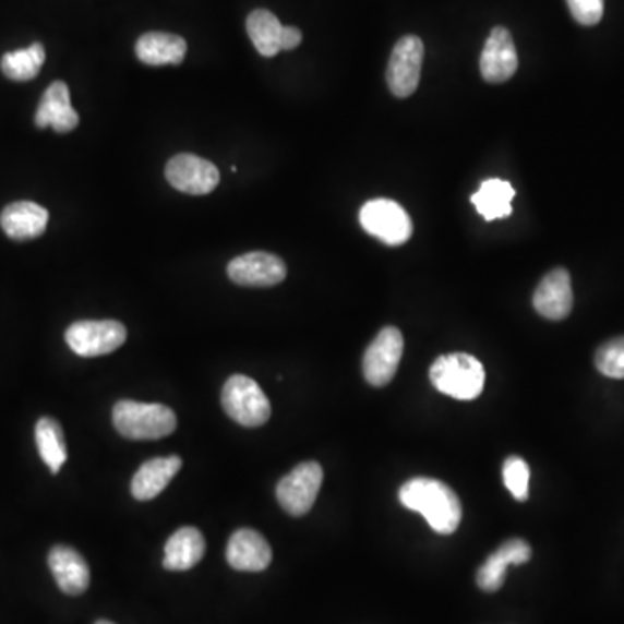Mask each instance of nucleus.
Returning a JSON list of instances; mask_svg holds the SVG:
<instances>
[{"label":"nucleus","instance_id":"19","mask_svg":"<svg viewBox=\"0 0 624 624\" xmlns=\"http://www.w3.org/2000/svg\"><path fill=\"white\" fill-rule=\"evenodd\" d=\"M182 460L179 456H167V458H153L141 465L132 479V496L140 502H148L156 499L161 491L169 485L173 476L181 470Z\"/></svg>","mask_w":624,"mask_h":624},{"label":"nucleus","instance_id":"18","mask_svg":"<svg viewBox=\"0 0 624 624\" xmlns=\"http://www.w3.org/2000/svg\"><path fill=\"white\" fill-rule=\"evenodd\" d=\"M49 223V212L34 202L11 203L0 214V226L11 240L26 241L40 237Z\"/></svg>","mask_w":624,"mask_h":624},{"label":"nucleus","instance_id":"27","mask_svg":"<svg viewBox=\"0 0 624 624\" xmlns=\"http://www.w3.org/2000/svg\"><path fill=\"white\" fill-rule=\"evenodd\" d=\"M529 465L520 456H511L503 464V482L514 499L526 502L529 499Z\"/></svg>","mask_w":624,"mask_h":624},{"label":"nucleus","instance_id":"2","mask_svg":"<svg viewBox=\"0 0 624 624\" xmlns=\"http://www.w3.org/2000/svg\"><path fill=\"white\" fill-rule=\"evenodd\" d=\"M431 382L439 393L460 401H472L481 396L485 372L479 359L465 352L441 356L431 368Z\"/></svg>","mask_w":624,"mask_h":624},{"label":"nucleus","instance_id":"4","mask_svg":"<svg viewBox=\"0 0 624 624\" xmlns=\"http://www.w3.org/2000/svg\"><path fill=\"white\" fill-rule=\"evenodd\" d=\"M224 411L243 427L264 425L271 417V405L255 380L232 375L223 388Z\"/></svg>","mask_w":624,"mask_h":624},{"label":"nucleus","instance_id":"13","mask_svg":"<svg viewBox=\"0 0 624 624\" xmlns=\"http://www.w3.org/2000/svg\"><path fill=\"white\" fill-rule=\"evenodd\" d=\"M573 302L571 276L564 267L550 271L549 275L541 279L532 296L536 312L552 321H561L569 316Z\"/></svg>","mask_w":624,"mask_h":624},{"label":"nucleus","instance_id":"30","mask_svg":"<svg viewBox=\"0 0 624 624\" xmlns=\"http://www.w3.org/2000/svg\"><path fill=\"white\" fill-rule=\"evenodd\" d=\"M96 624H115V623H111V621L101 620V621H97Z\"/></svg>","mask_w":624,"mask_h":624},{"label":"nucleus","instance_id":"8","mask_svg":"<svg viewBox=\"0 0 624 624\" xmlns=\"http://www.w3.org/2000/svg\"><path fill=\"white\" fill-rule=\"evenodd\" d=\"M403 352L405 338L401 332L394 326L382 329L364 352L363 373L368 384L384 387L388 382H393L401 363Z\"/></svg>","mask_w":624,"mask_h":624},{"label":"nucleus","instance_id":"15","mask_svg":"<svg viewBox=\"0 0 624 624\" xmlns=\"http://www.w3.org/2000/svg\"><path fill=\"white\" fill-rule=\"evenodd\" d=\"M226 559L232 569L259 573L267 569L273 552L264 536L253 529H240L229 538Z\"/></svg>","mask_w":624,"mask_h":624},{"label":"nucleus","instance_id":"24","mask_svg":"<svg viewBox=\"0 0 624 624\" xmlns=\"http://www.w3.org/2000/svg\"><path fill=\"white\" fill-rule=\"evenodd\" d=\"M35 443L44 464L51 468L52 473L60 472L68 458L60 423L49 417L40 418L35 427Z\"/></svg>","mask_w":624,"mask_h":624},{"label":"nucleus","instance_id":"12","mask_svg":"<svg viewBox=\"0 0 624 624\" xmlns=\"http://www.w3.org/2000/svg\"><path fill=\"white\" fill-rule=\"evenodd\" d=\"M519 60L511 32L496 26L485 40L481 55V75L490 84H503L517 72Z\"/></svg>","mask_w":624,"mask_h":624},{"label":"nucleus","instance_id":"22","mask_svg":"<svg viewBox=\"0 0 624 624\" xmlns=\"http://www.w3.org/2000/svg\"><path fill=\"white\" fill-rule=\"evenodd\" d=\"M514 199L515 190L511 182L503 179H485L470 200L476 205V211L491 223L511 216Z\"/></svg>","mask_w":624,"mask_h":624},{"label":"nucleus","instance_id":"14","mask_svg":"<svg viewBox=\"0 0 624 624\" xmlns=\"http://www.w3.org/2000/svg\"><path fill=\"white\" fill-rule=\"evenodd\" d=\"M79 122L81 119H79V113L73 110L68 85L61 81L52 82L44 93L40 105H38L37 113H35V125L38 129L52 127L56 132L67 134V132H72Z\"/></svg>","mask_w":624,"mask_h":624},{"label":"nucleus","instance_id":"29","mask_svg":"<svg viewBox=\"0 0 624 624\" xmlns=\"http://www.w3.org/2000/svg\"><path fill=\"white\" fill-rule=\"evenodd\" d=\"M302 43V32L296 26H283L281 51H291Z\"/></svg>","mask_w":624,"mask_h":624},{"label":"nucleus","instance_id":"1","mask_svg":"<svg viewBox=\"0 0 624 624\" xmlns=\"http://www.w3.org/2000/svg\"><path fill=\"white\" fill-rule=\"evenodd\" d=\"M399 502L425 517L439 535H453L461 523V503L455 491L431 477H417L399 490Z\"/></svg>","mask_w":624,"mask_h":624},{"label":"nucleus","instance_id":"28","mask_svg":"<svg viewBox=\"0 0 624 624\" xmlns=\"http://www.w3.org/2000/svg\"><path fill=\"white\" fill-rule=\"evenodd\" d=\"M571 14L583 26H593L603 16V0H567Z\"/></svg>","mask_w":624,"mask_h":624},{"label":"nucleus","instance_id":"11","mask_svg":"<svg viewBox=\"0 0 624 624\" xmlns=\"http://www.w3.org/2000/svg\"><path fill=\"white\" fill-rule=\"evenodd\" d=\"M228 276L240 287H275L287 278V266L275 253L249 252L229 262Z\"/></svg>","mask_w":624,"mask_h":624},{"label":"nucleus","instance_id":"9","mask_svg":"<svg viewBox=\"0 0 624 624\" xmlns=\"http://www.w3.org/2000/svg\"><path fill=\"white\" fill-rule=\"evenodd\" d=\"M425 47L415 35H406L397 40L387 67L388 89L396 97H409L417 91L422 73Z\"/></svg>","mask_w":624,"mask_h":624},{"label":"nucleus","instance_id":"3","mask_svg":"<svg viewBox=\"0 0 624 624\" xmlns=\"http://www.w3.org/2000/svg\"><path fill=\"white\" fill-rule=\"evenodd\" d=\"M113 425L132 441H155L172 434L178 418L172 409L156 403L120 401L113 408Z\"/></svg>","mask_w":624,"mask_h":624},{"label":"nucleus","instance_id":"25","mask_svg":"<svg viewBox=\"0 0 624 624\" xmlns=\"http://www.w3.org/2000/svg\"><path fill=\"white\" fill-rule=\"evenodd\" d=\"M44 61H46V49L43 44L35 43L26 49L2 56L0 68L9 81L28 82L40 73Z\"/></svg>","mask_w":624,"mask_h":624},{"label":"nucleus","instance_id":"17","mask_svg":"<svg viewBox=\"0 0 624 624\" xmlns=\"http://www.w3.org/2000/svg\"><path fill=\"white\" fill-rule=\"evenodd\" d=\"M49 567L63 593L75 597L89 588V565L76 550L58 544L49 552Z\"/></svg>","mask_w":624,"mask_h":624},{"label":"nucleus","instance_id":"16","mask_svg":"<svg viewBox=\"0 0 624 624\" xmlns=\"http://www.w3.org/2000/svg\"><path fill=\"white\" fill-rule=\"evenodd\" d=\"M531 547L515 538L503 543L477 573V585L482 591L494 593L503 587L508 565H520L531 561Z\"/></svg>","mask_w":624,"mask_h":624},{"label":"nucleus","instance_id":"5","mask_svg":"<svg viewBox=\"0 0 624 624\" xmlns=\"http://www.w3.org/2000/svg\"><path fill=\"white\" fill-rule=\"evenodd\" d=\"M359 223L368 235L388 247L403 245L413 235L411 217L394 200L376 199L364 203L359 211Z\"/></svg>","mask_w":624,"mask_h":624},{"label":"nucleus","instance_id":"26","mask_svg":"<svg viewBox=\"0 0 624 624\" xmlns=\"http://www.w3.org/2000/svg\"><path fill=\"white\" fill-rule=\"evenodd\" d=\"M595 367L609 379H624V337L612 338L595 352Z\"/></svg>","mask_w":624,"mask_h":624},{"label":"nucleus","instance_id":"10","mask_svg":"<svg viewBox=\"0 0 624 624\" xmlns=\"http://www.w3.org/2000/svg\"><path fill=\"white\" fill-rule=\"evenodd\" d=\"M165 178L170 187L187 194H208L216 190L220 173L212 161L203 160L191 153H181L170 158L165 167Z\"/></svg>","mask_w":624,"mask_h":624},{"label":"nucleus","instance_id":"20","mask_svg":"<svg viewBox=\"0 0 624 624\" xmlns=\"http://www.w3.org/2000/svg\"><path fill=\"white\" fill-rule=\"evenodd\" d=\"M188 46L184 38L179 35L152 32L144 34L135 44V55L149 67H164V64H181L187 56Z\"/></svg>","mask_w":624,"mask_h":624},{"label":"nucleus","instance_id":"6","mask_svg":"<svg viewBox=\"0 0 624 624\" xmlns=\"http://www.w3.org/2000/svg\"><path fill=\"white\" fill-rule=\"evenodd\" d=\"M64 338L75 355L82 358H97L110 355L123 346L127 340V329L122 323L115 320L76 321L67 329Z\"/></svg>","mask_w":624,"mask_h":624},{"label":"nucleus","instance_id":"21","mask_svg":"<svg viewBox=\"0 0 624 624\" xmlns=\"http://www.w3.org/2000/svg\"><path fill=\"white\" fill-rule=\"evenodd\" d=\"M205 555V538L196 528H181L165 544V569L188 571Z\"/></svg>","mask_w":624,"mask_h":624},{"label":"nucleus","instance_id":"7","mask_svg":"<svg viewBox=\"0 0 624 624\" xmlns=\"http://www.w3.org/2000/svg\"><path fill=\"white\" fill-rule=\"evenodd\" d=\"M323 484V468L317 461L297 465L276 485V499L287 514L302 517L311 511Z\"/></svg>","mask_w":624,"mask_h":624},{"label":"nucleus","instance_id":"23","mask_svg":"<svg viewBox=\"0 0 624 624\" xmlns=\"http://www.w3.org/2000/svg\"><path fill=\"white\" fill-rule=\"evenodd\" d=\"M247 32L259 55L273 58L281 51L283 25L267 9H255L247 17Z\"/></svg>","mask_w":624,"mask_h":624}]
</instances>
